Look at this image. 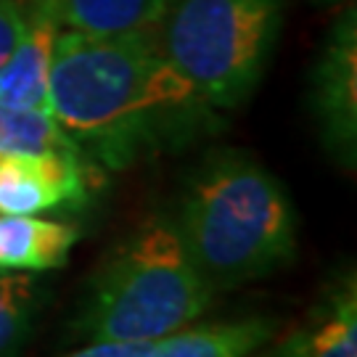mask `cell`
<instances>
[{"instance_id": "cell-1", "label": "cell", "mask_w": 357, "mask_h": 357, "mask_svg": "<svg viewBox=\"0 0 357 357\" xmlns=\"http://www.w3.org/2000/svg\"><path fill=\"white\" fill-rule=\"evenodd\" d=\"M48 112L88 162L128 169L217 125L215 106L165 56L156 29L88 35L61 29Z\"/></svg>"}, {"instance_id": "cell-2", "label": "cell", "mask_w": 357, "mask_h": 357, "mask_svg": "<svg viewBox=\"0 0 357 357\" xmlns=\"http://www.w3.org/2000/svg\"><path fill=\"white\" fill-rule=\"evenodd\" d=\"M172 222L215 291L265 278L296 255V212L283 183L233 149L193 167Z\"/></svg>"}, {"instance_id": "cell-3", "label": "cell", "mask_w": 357, "mask_h": 357, "mask_svg": "<svg viewBox=\"0 0 357 357\" xmlns=\"http://www.w3.org/2000/svg\"><path fill=\"white\" fill-rule=\"evenodd\" d=\"M215 294L172 217H153L96 273L75 331L88 342L153 344L202 318Z\"/></svg>"}, {"instance_id": "cell-4", "label": "cell", "mask_w": 357, "mask_h": 357, "mask_svg": "<svg viewBox=\"0 0 357 357\" xmlns=\"http://www.w3.org/2000/svg\"><path fill=\"white\" fill-rule=\"evenodd\" d=\"M286 0H169L156 40L215 109L241 106L268 66Z\"/></svg>"}, {"instance_id": "cell-5", "label": "cell", "mask_w": 357, "mask_h": 357, "mask_svg": "<svg viewBox=\"0 0 357 357\" xmlns=\"http://www.w3.org/2000/svg\"><path fill=\"white\" fill-rule=\"evenodd\" d=\"M312 109L326 149L344 167L357 153V13L349 6L328 38L312 72Z\"/></svg>"}, {"instance_id": "cell-6", "label": "cell", "mask_w": 357, "mask_h": 357, "mask_svg": "<svg viewBox=\"0 0 357 357\" xmlns=\"http://www.w3.org/2000/svg\"><path fill=\"white\" fill-rule=\"evenodd\" d=\"M88 199V159L77 151L0 162V215H45Z\"/></svg>"}, {"instance_id": "cell-7", "label": "cell", "mask_w": 357, "mask_h": 357, "mask_svg": "<svg viewBox=\"0 0 357 357\" xmlns=\"http://www.w3.org/2000/svg\"><path fill=\"white\" fill-rule=\"evenodd\" d=\"M268 357H357L355 273L336 275L305 320L270 349Z\"/></svg>"}, {"instance_id": "cell-8", "label": "cell", "mask_w": 357, "mask_h": 357, "mask_svg": "<svg viewBox=\"0 0 357 357\" xmlns=\"http://www.w3.org/2000/svg\"><path fill=\"white\" fill-rule=\"evenodd\" d=\"M24 11V32L0 69V103L48 112V79L61 26L45 11L26 6Z\"/></svg>"}, {"instance_id": "cell-9", "label": "cell", "mask_w": 357, "mask_h": 357, "mask_svg": "<svg viewBox=\"0 0 357 357\" xmlns=\"http://www.w3.org/2000/svg\"><path fill=\"white\" fill-rule=\"evenodd\" d=\"M75 225L40 215H0V268L22 273H48L69 262L75 249Z\"/></svg>"}, {"instance_id": "cell-10", "label": "cell", "mask_w": 357, "mask_h": 357, "mask_svg": "<svg viewBox=\"0 0 357 357\" xmlns=\"http://www.w3.org/2000/svg\"><path fill=\"white\" fill-rule=\"evenodd\" d=\"M22 6L53 16L61 29L88 35L153 32L169 0H24Z\"/></svg>"}, {"instance_id": "cell-11", "label": "cell", "mask_w": 357, "mask_h": 357, "mask_svg": "<svg viewBox=\"0 0 357 357\" xmlns=\"http://www.w3.org/2000/svg\"><path fill=\"white\" fill-rule=\"evenodd\" d=\"M278 323L273 318H243L209 326H185L153 342L146 357H255L275 342Z\"/></svg>"}, {"instance_id": "cell-12", "label": "cell", "mask_w": 357, "mask_h": 357, "mask_svg": "<svg viewBox=\"0 0 357 357\" xmlns=\"http://www.w3.org/2000/svg\"><path fill=\"white\" fill-rule=\"evenodd\" d=\"M48 299L38 273L0 268V357H19Z\"/></svg>"}, {"instance_id": "cell-13", "label": "cell", "mask_w": 357, "mask_h": 357, "mask_svg": "<svg viewBox=\"0 0 357 357\" xmlns=\"http://www.w3.org/2000/svg\"><path fill=\"white\" fill-rule=\"evenodd\" d=\"M77 151L51 112L16 109L0 103V162L13 156H38V153Z\"/></svg>"}, {"instance_id": "cell-14", "label": "cell", "mask_w": 357, "mask_h": 357, "mask_svg": "<svg viewBox=\"0 0 357 357\" xmlns=\"http://www.w3.org/2000/svg\"><path fill=\"white\" fill-rule=\"evenodd\" d=\"M26 24V11L19 0H0V69L8 61Z\"/></svg>"}, {"instance_id": "cell-15", "label": "cell", "mask_w": 357, "mask_h": 357, "mask_svg": "<svg viewBox=\"0 0 357 357\" xmlns=\"http://www.w3.org/2000/svg\"><path fill=\"white\" fill-rule=\"evenodd\" d=\"M153 344H138V342H90L82 349H75L66 357H146Z\"/></svg>"}, {"instance_id": "cell-16", "label": "cell", "mask_w": 357, "mask_h": 357, "mask_svg": "<svg viewBox=\"0 0 357 357\" xmlns=\"http://www.w3.org/2000/svg\"><path fill=\"white\" fill-rule=\"evenodd\" d=\"M315 3H323V6H336V3H347V0H315Z\"/></svg>"}]
</instances>
